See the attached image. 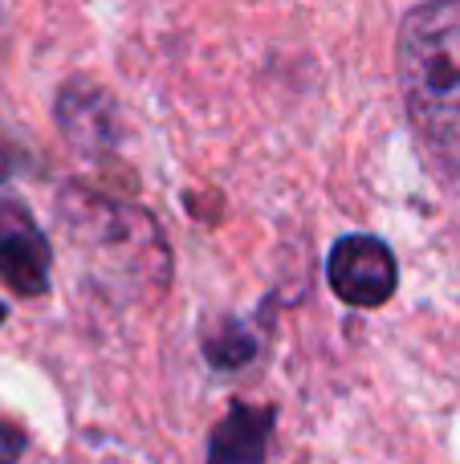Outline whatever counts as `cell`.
Segmentation results:
<instances>
[{
  "instance_id": "6da1fadb",
  "label": "cell",
  "mask_w": 460,
  "mask_h": 464,
  "mask_svg": "<svg viewBox=\"0 0 460 464\" xmlns=\"http://www.w3.org/2000/svg\"><path fill=\"white\" fill-rule=\"evenodd\" d=\"M396 65L420 151L460 184V0H424L404 16Z\"/></svg>"
},
{
  "instance_id": "7a4b0ae2",
  "label": "cell",
  "mask_w": 460,
  "mask_h": 464,
  "mask_svg": "<svg viewBox=\"0 0 460 464\" xmlns=\"http://www.w3.org/2000/svg\"><path fill=\"white\" fill-rule=\"evenodd\" d=\"M326 281L339 302L355 305V310H379L383 302H391L399 285L396 253L379 237L350 232V237L334 240L331 256H326Z\"/></svg>"
},
{
  "instance_id": "3957f363",
  "label": "cell",
  "mask_w": 460,
  "mask_h": 464,
  "mask_svg": "<svg viewBox=\"0 0 460 464\" xmlns=\"http://www.w3.org/2000/svg\"><path fill=\"white\" fill-rule=\"evenodd\" d=\"M49 269H53L49 237L16 196H0V277L21 297H41L49 289Z\"/></svg>"
},
{
  "instance_id": "277c9868",
  "label": "cell",
  "mask_w": 460,
  "mask_h": 464,
  "mask_svg": "<svg viewBox=\"0 0 460 464\" xmlns=\"http://www.w3.org/2000/svg\"><path fill=\"white\" fill-rule=\"evenodd\" d=\"M273 424H277V411L273 408L233 403V408H228V416L212 428L208 464H265Z\"/></svg>"
},
{
  "instance_id": "5b68a950",
  "label": "cell",
  "mask_w": 460,
  "mask_h": 464,
  "mask_svg": "<svg viewBox=\"0 0 460 464\" xmlns=\"http://www.w3.org/2000/svg\"><path fill=\"white\" fill-rule=\"evenodd\" d=\"M57 119H62L65 139H73L78 147H102L114 143V127H110V98L90 82H70L57 98Z\"/></svg>"
},
{
  "instance_id": "8992f818",
  "label": "cell",
  "mask_w": 460,
  "mask_h": 464,
  "mask_svg": "<svg viewBox=\"0 0 460 464\" xmlns=\"http://www.w3.org/2000/svg\"><path fill=\"white\" fill-rule=\"evenodd\" d=\"M204 354H208V362L212 367H220V371H228V367H241V362H249L253 354H257V343H253L249 334H244L236 322H228L225 326V334H208L204 338Z\"/></svg>"
},
{
  "instance_id": "52a82bcc",
  "label": "cell",
  "mask_w": 460,
  "mask_h": 464,
  "mask_svg": "<svg viewBox=\"0 0 460 464\" xmlns=\"http://www.w3.org/2000/svg\"><path fill=\"white\" fill-rule=\"evenodd\" d=\"M24 452V432L8 420H0V464H16Z\"/></svg>"
},
{
  "instance_id": "ba28073f",
  "label": "cell",
  "mask_w": 460,
  "mask_h": 464,
  "mask_svg": "<svg viewBox=\"0 0 460 464\" xmlns=\"http://www.w3.org/2000/svg\"><path fill=\"white\" fill-rule=\"evenodd\" d=\"M8 171H13V160H5V155H0V179H5Z\"/></svg>"
},
{
  "instance_id": "9c48e42d",
  "label": "cell",
  "mask_w": 460,
  "mask_h": 464,
  "mask_svg": "<svg viewBox=\"0 0 460 464\" xmlns=\"http://www.w3.org/2000/svg\"><path fill=\"white\" fill-rule=\"evenodd\" d=\"M5 318H8V310H5V302H0V326H5Z\"/></svg>"
}]
</instances>
